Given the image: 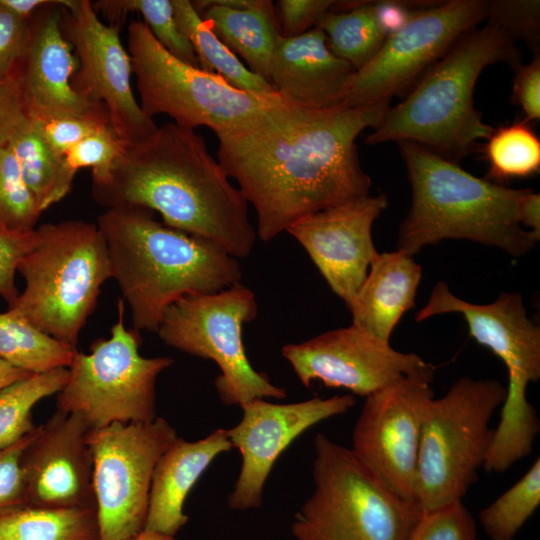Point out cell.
<instances>
[{
	"mask_svg": "<svg viewBox=\"0 0 540 540\" xmlns=\"http://www.w3.org/2000/svg\"><path fill=\"white\" fill-rule=\"evenodd\" d=\"M438 1H371L377 24L386 38L403 28L420 9Z\"/></svg>",
	"mask_w": 540,
	"mask_h": 540,
	"instance_id": "cell-46",
	"label": "cell"
},
{
	"mask_svg": "<svg viewBox=\"0 0 540 540\" xmlns=\"http://www.w3.org/2000/svg\"><path fill=\"white\" fill-rule=\"evenodd\" d=\"M38 427L17 442L0 448V514L25 506L23 456Z\"/></svg>",
	"mask_w": 540,
	"mask_h": 540,
	"instance_id": "cell-39",
	"label": "cell"
},
{
	"mask_svg": "<svg viewBox=\"0 0 540 540\" xmlns=\"http://www.w3.org/2000/svg\"><path fill=\"white\" fill-rule=\"evenodd\" d=\"M476 522L462 501L423 511L408 540H476Z\"/></svg>",
	"mask_w": 540,
	"mask_h": 540,
	"instance_id": "cell-37",
	"label": "cell"
},
{
	"mask_svg": "<svg viewBox=\"0 0 540 540\" xmlns=\"http://www.w3.org/2000/svg\"><path fill=\"white\" fill-rule=\"evenodd\" d=\"M117 308L110 337L93 342L89 353L75 351L57 393V410L80 416L90 429L153 421L157 377L174 362L168 356H142L139 332L125 327L123 300Z\"/></svg>",
	"mask_w": 540,
	"mask_h": 540,
	"instance_id": "cell-10",
	"label": "cell"
},
{
	"mask_svg": "<svg viewBox=\"0 0 540 540\" xmlns=\"http://www.w3.org/2000/svg\"><path fill=\"white\" fill-rule=\"evenodd\" d=\"M29 375L31 374L0 359V390Z\"/></svg>",
	"mask_w": 540,
	"mask_h": 540,
	"instance_id": "cell-49",
	"label": "cell"
},
{
	"mask_svg": "<svg viewBox=\"0 0 540 540\" xmlns=\"http://www.w3.org/2000/svg\"><path fill=\"white\" fill-rule=\"evenodd\" d=\"M97 226L112 278L138 332H156L165 310L180 298L216 293L241 280L239 259L209 240L158 222L147 208H107Z\"/></svg>",
	"mask_w": 540,
	"mask_h": 540,
	"instance_id": "cell-3",
	"label": "cell"
},
{
	"mask_svg": "<svg viewBox=\"0 0 540 540\" xmlns=\"http://www.w3.org/2000/svg\"><path fill=\"white\" fill-rule=\"evenodd\" d=\"M53 0H0V3L18 17L29 20L37 11Z\"/></svg>",
	"mask_w": 540,
	"mask_h": 540,
	"instance_id": "cell-48",
	"label": "cell"
},
{
	"mask_svg": "<svg viewBox=\"0 0 540 540\" xmlns=\"http://www.w3.org/2000/svg\"><path fill=\"white\" fill-rule=\"evenodd\" d=\"M174 14L183 35L191 43L200 68L244 91L277 94L272 85L251 72L215 35L188 0H172Z\"/></svg>",
	"mask_w": 540,
	"mask_h": 540,
	"instance_id": "cell-27",
	"label": "cell"
},
{
	"mask_svg": "<svg viewBox=\"0 0 540 540\" xmlns=\"http://www.w3.org/2000/svg\"><path fill=\"white\" fill-rule=\"evenodd\" d=\"M315 27L325 34L331 52L356 71L376 55L386 39L371 1H336Z\"/></svg>",
	"mask_w": 540,
	"mask_h": 540,
	"instance_id": "cell-28",
	"label": "cell"
},
{
	"mask_svg": "<svg viewBox=\"0 0 540 540\" xmlns=\"http://www.w3.org/2000/svg\"><path fill=\"white\" fill-rule=\"evenodd\" d=\"M62 29L78 60L71 79L75 91L104 107L110 125L128 146L152 135L158 126L133 94L131 60L119 27L102 22L91 1L67 0Z\"/></svg>",
	"mask_w": 540,
	"mask_h": 540,
	"instance_id": "cell-15",
	"label": "cell"
},
{
	"mask_svg": "<svg viewBox=\"0 0 540 540\" xmlns=\"http://www.w3.org/2000/svg\"><path fill=\"white\" fill-rule=\"evenodd\" d=\"M34 230L12 232L0 230V296L11 307L19 296L15 274L22 259L33 245Z\"/></svg>",
	"mask_w": 540,
	"mask_h": 540,
	"instance_id": "cell-41",
	"label": "cell"
},
{
	"mask_svg": "<svg viewBox=\"0 0 540 540\" xmlns=\"http://www.w3.org/2000/svg\"><path fill=\"white\" fill-rule=\"evenodd\" d=\"M0 540H98L96 509L23 506L0 514Z\"/></svg>",
	"mask_w": 540,
	"mask_h": 540,
	"instance_id": "cell-29",
	"label": "cell"
},
{
	"mask_svg": "<svg viewBox=\"0 0 540 540\" xmlns=\"http://www.w3.org/2000/svg\"><path fill=\"white\" fill-rule=\"evenodd\" d=\"M89 429L80 416L58 410L39 425L23 456L25 506L96 509Z\"/></svg>",
	"mask_w": 540,
	"mask_h": 540,
	"instance_id": "cell-20",
	"label": "cell"
},
{
	"mask_svg": "<svg viewBox=\"0 0 540 540\" xmlns=\"http://www.w3.org/2000/svg\"><path fill=\"white\" fill-rule=\"evenodd\" d=\"M487 22L515 41L522 40L533 55H540V2L538 0L489 1Z\"/></svg>",
	"mask_w": 540,
	"mask_h": 540,
	"instance_id": "cell-36",
	"label": "cell"
},
{
	"mask_svg": "<svg viewBox=\"0 0 540 540\" xmlns=\"http://www.w3.org/2000/svg\"><path fill=\"white\" fill-rule=\"evenodd\" d=\"M540 505V459L509 489L483 508L478 519L490 540H512Z\"/></svg>",
	"mask_w": 540,
	"mask_h": 540,
	"instance_id": "cell-34",
	"label": "cell"
},
{
	"mask_svg": "<svg viewBox=\"0 0 540 540\" xmlns=\"http://www.w3.org/2000/svg\"><path fill=\"white\" fill-rule=\"evenodd\" d=\"M67 377V368H57L31 374L0 390V448L17 442L36 429L32 409L42 399L57 394Z\"/></svg>",
	"mask_w": 540,
	"mask_h": 540,
	"instance_id": "cell-31",
	"label": "cell"
},
{
	"mask_svg": "<svg viewBox=\"0 0 540 540\" xmlns=\"http://www.w3.org/2000/svg\"><path fill=\"white\" fill-rule=\"evenodd\" d=\"M356 70L329 49L318 27L292 38H280L268 82L285 101L307 108L340 106L347 82Z\"/></svg>",
	"mask_w": 540,
	"mask_h": 540,
	"instance_id": "cell-22",
	"label": "cell"
},
{
	"mask_svg": "<svg viewBox=\"0 0 540 540\" xmlns=\"http://www.w3.org/2000/svg\"><path fill=\"white\" fill-rule=\"evenodd\" d=\"M37 120L46 142L60 156L103 125L110 124L107 115H61Z\"/></svg>",
	"mask_w": 540,
	"mask_h": 540,
	"instance_id": "cell-40",
	"label": "cell"
},
{
	"mask_svg": "<svg viewBox=\"0 0 540 540\" xmlns=\"http://www.w3.org/2000/svg\"><path fill=\"white\" fill-rule=\"evenodd\" d=\"M433 377L407 376L365 397L352 431L355 457L401 498L416 503L422 428Z\"/></svg>",
	"mask_w": 540,
	"mask_h": 540,
	"instance_id": "cell-14",
	"label": "cell"
},
{
	"mask_svg": "<svg viewBox=\"0 0 540 540\" xmlns=\"http://www.w3.org/2000/svg\"><path fill=\"white\" fill-rule=\"evenodd\" d=\"M390 103L307 108L282 103L219 132L217 159L257 215V236L276 238L310 214L369 195L356 139Z\"/></svg>",
	"mask_w": 540,
	"mask_h": 540,
	"instance_id": "cell-1",
	"label": "cell"
},
{
	"mask_svg": "<svg viewBox=\"0 0 540 540\" xmlns=\"http://www.w3.org/2000/svg\"><path fill=\"white\" fill-rule=\"evenodd\" d=\"M511 102L522 108L525 119H540V55L533 56L528 64L514 69Z\"/></svg>",
	"mask_w": 540,
	"mask_h": 540,
	"instance_id": "cell-44",
	"label": "cell"
},
{
	"mask_svg": "<svg viewBox=\"0 0 540 540\" xmlns=\"http://www.w3.org/2000/svg\"><path fill=\"white\" fill-rule=\"evenodd\" d=\"M398 146L412 190L411 207L399 227V251L413 256L445 239H466L519 257L536 245L540 236L518 219L528 188L476 177L412 142Z\"/></svg>",
	"mask_w": 540,
	"mask_h": 540,
	"instance_id": "cell-5",
	"label": "cell"
},
{
	"mask_svg": "<svg viewBox=\"0 0 540 540\" xmlns=\"http://www.w3.org/2000/svg\"><path fill=\"white\" fill-rule=\"evenodd\" d=\"M27 30L28 21L0 3V78L15 71L24 49Z\"/></svg>",
	"mask_w": 540,
	"mask_h": 540,
	"instance_id": "cell-43",
	"label": "cell"
},
{
	"mask_svg": "<svg viewBox=\"0 0 540 540\" xmlns=\"http://www.w3.org/2000/svg\"><path fill=\"white\" fill-rule=\"evenodd\" d=\"M42 213L6 145L0 149V230L29 232Z\"/></svg>",
	"mask_w": 540,
	"mask_h": 540,
	"instance_id": "cell-35",
	"label": "cell"
},
{
	"mask_svg": "<svg viewBox=\"0 0 540 540\" xmlns=\"http://www.w3.org/2000/svg\"><path fill=\"white\" fill-rule=\"evenodd\" d=\"M7 146L42 212L70 192L76 174L46 142L36 118L28 116Z\"/></svg>",
	"mask_w": 540,
	"mask_h": 540,
	"instance_id": "cell-26",
	"label": "cell"
},
{
	"mask_svg": "<svg viewBox=\"0 0 540 540\" xmlns=\"http://www.w3.org/2000/svg\"><path fill=\"white\" fill-rule=\"evenodd\" d=\"M521 59L516 41L489 22L466 32L388 108L365 143L412 142L452 162L466 157L494 129L474 106L478 77L497 62L514 70Z\"/></svg>",
	"mask_w": 540,
	"mask_h": 540,
	"instance_id": "cell-4",
	"label": "cell"
},
{
	"mask_svg": "<svg viewBox=\"0 0 540 540\" xmlns=\"http://www.w3.org/2000/svg\"><path fill=\"white\" fill-rule=\"evenodd\" d=\"M489 1L449 0L420 9L349 78L340 106L390 103L406 94L466 32L487 20Z\"/></svg>",
	"mask_w": 540,
	"mask_h": 540,
	"instance_id": "cell-13",
	"label": "cell"
},
{
	"mask_svg": "<svg viewBox=\"0 0 540 540\" xmlns=\"http://www.w3.org/2000/svg\"><path fill=\"white\" fill-rule=\"evenodd\" d=\"M232 448L222 428L197 441L177 437L155 465L144 530L175 536L189 520L184 503L190 490L211 462Z\"/></svg>",
	"mask_w": 540,
	"mask_h": 540,
	"instance_id": "cell-23",
	"label": "cell"
},
{
	"mask_svg": "<svg viewBox=\"0 0 540 540\" xmlns=\"http://www.w3.org/2000/svg\"><path fill=\"white\" fill-rule=\"evenodd\" d=\"M387 205L385 194L367 195L303 217L285 231L301 244L347 307L378 255L372 225Z\"/></svg>",
	"mask_w": 540,
	"mask_h": 540,
	"instance_id": "cell-19",
	"label": "cell"
},
{
	"mask_svg": "<svg viewBox=\"0 0 540 540\" xmlns=\"http://www.w3.org/2000/svg\"><path fill=\"white\" fill-rule=\"evenodd\" d=\"M444 313L461 314L470 336L504 363L508 385L503 404L511 409L527 407V387L540 378V328L528 318L521 294L503 292L493 303L479 305L458 298L440 281L416 321Z\"/></svg>",
	"mask_w": 540,
	"mask_h": 540,
	"instance_id": "cell-18",
	"label": "cell"
},
{
	"mask_svg": "<svg viewBox=\"0 0 540 540\" xmlns=\"http://www.w3.org/2000/svg\"><path fill=\"white\" fill-rule=\"evenodd\" d=\"M422 268L402 251L378 253L348 306L352 324L389 342L403 314L415 306Z\"/></svg>",
	"mask_w": 540,
	"mask_h": 540,
	"instance_id": "cell-24",
	"label": "cell"
},
{
	"mask_svg": "<svg viewBox=\"0 0 540 540\" xmlns=\"http://www.w3.org/2000/svg\"><path fill=\"white\" fill-rule=\"evenodd\" d=\"M518 219L523 227L540 236V195L531 189L523 195L518 206Z\"/></svg>",
	"mask_w": 540,
	"mask_h": 540,
	"instance_id": "cell-47",
	"label": "cell"
},
{
	"mask_svg": "<svg viewBox=\"0 0 540 540\" xmlns=\"http://www.w3.org/2000/svg\"><path fill=\"white\" fill-rule=\"evenodd\" d=\"M28 117L26 105L16 74L0 78V149Z\"/></svg>",
	"mask_w": 540,
	"mask_h": 540,
	"instance_id": "cell-45",
	"label": "cell"
},
{
	"mask_svg": "<svg viewBox=\"0 0 540 540\" xmlns=\"http://www.w3.org/2000/svg\"><path fill=\"white\" fill-rule=\"evenodd\" d=\"M127 51L140 106L152 119L166 114L177 125L205 126L217 134L287 102L278 94L237 89L221 77L179 60L160 45L143 21L130 22Z\"/></svg>",
	"mask_w": 540,
	"mask_h": 540,
	"instance_id": "cell-9",
	"label": "cell"
},
{
	"mask_svg": "<svg viewBox=\"0 0 540 540\" xmlns=\"http://www.w3.org/2000/svg\"><path fill=\"white\" fill-rule=\"evenodd\" d=\"M282 355L305 387L319 380L363 397L403 377H433L431 367L419 355L399 352L353 324L286 344Z\"/></svg>",
	"mask_w": 540,
	"mask_h": 540,
	"instance_id": "cell-16",
	"label": "cell"
},
{
	"mask_svg": "<svg viewBox=\"0 0 540 540\" xmlns=\"http://www.w3.org/2000/svg\"><path fill=\"white\" fill-rule=\"evenodd\" d=\"M128 145L110 124L89 135L63 157L75 174L81 168H92V175L103 173L120 157Z\"/></svg>",
	"mask_w": 540,
	"mask_h": 540,
	"instance_id": "cell-38",
	"label": "cell"
},
{
	"mask_svg": "<svg viewBox=\"0 0 540 540\" xmlns=\"http://www.w3.org/2000/svg\"><path fill=\"white\" fill-rule=\"evenodd\" d=\"M91 192L106 208L156 211L165 225L209 240L237 259L248 256L256 241L240 189L203 136L174 122L127 146L109 169L92 175Z\"/></svg>",
	"mask_w": 540,
	"mask_h": 540,
	"instance_id": "cell-2",
	"label": "cell"
},
{
	"mask_svg": "<svg viewBox=\"0 0 540 540\" xmlns=\"http://www.w3.org/2000/svg\"><path fill=\"white\" fill-rule=\"evenodd\" d=\"M34 234L18 267L25 287L8 309L76 348L102 285L112 278L104 236L83 220L46 223Z\"/></svg>",
	"mask_w": 540,
	"mask_h": 540,
	"instance_id": "cell-6",
	"label": "cell"
},
{
	"mask_svg": "<svg viewBox=\"0 0 540 540\" xmlns=\"http://www.w3.org/2000/svg\"><path fill=\"white\" fill-rule=\"evenodd\" d=\"M486 140L490 181L526 178L539 172L540 140L526 120L493 129Z\"/></svg>",
	"mask_w": 540,
	"mask_h": 540,
	"instance_id": "cell-32",
	"label": "cell"
},
{
	"mask_svg": "<svg viewBox=\"0 0 540 540\" xmlns=\"http://www.w3.org/2000/svg\"><path fill=\"white\" fill-rule=\"evenodd\" d=\"M257 311L255 294L238 282L216 293L180 298L165 310L156 333L166 345L216 363L220 374L214 385L225 405L283 399L286 390L256 371L245 352L242 328Z\"/></svg>",
	"mask_w": 540,
	"mask_h": 540,
	"instance_id": "cell-11",
	"label": "cell"
},
{
	"mask_svg": "<svg viewBox=\"0 0 540 540\" xmlns=\"http://www.w3.org/2000/svg\"><path fill=\"white\" fill-rule=\"evenodd\" d=\"M506 387L463 376L430 402L421 434L415 501L422 511L462 501L491 446L490 420Z\"/></svg>",
	"mask_w": 540,
	"mask_h": 540,
	"instance_id": "cell-8",
	"label": "cell"
},
{
	"mask_svg": "<svg viewBox=\"0 0 540 540\" xmlns=\"http://www.w3.org/2000/svg\"><path fill=\"white\" fill-rule=\"evenodd\" d=\"M355 403L353 395L345 394L286 404L255 399L242 405V419L227 429L242 456L228 507L240 511L260 507L265 482L283 451L307 429L347 412Z\"/></svg>",
	"mask_w": 540,
	"mask_h": 540,
	"instance_id": "cell-17",
	"label": "cell"
},
{
	"mask_svg": "<svg viewBox=\"0 0 540 540\" xmlns=\"http://www.w3.org/2000/svg\"><path fill=\"white\" fill-rule=\"evenodd\" d=\"M76 348L10 311L0 313V359L30 374L67 368Z\"/></svg>",
	"mask_w": 540,
	"mask_h": 540,
	"instance_id": "cell-30",
	"label": "cell"
},
{
	"mask_svg": "<svg viewBox=\"0 0 540 540\" xmlns=\"http://www.w3.org/2000/svg\"><path fill=\"white\" fill-rule=\"evenodd\" d=\"M66 2L53 0L28 20L24 49L14 71L28 116L40 120L61 115H107L103 106L86 100L71 84L78 60L62 29Z\"/></svg>",
	"mask_w": 540,
	"mask_h": 540,
	"instance_id": "cell-21",
	"label": "cell"
},
{
	"mask_svg": "<svg viewBox=\"0 0 540 540\" xmlns=\"http://www.w3.org/2000/svg\"><path fill=\"white\" fill-rule=\"evenodd\" d=\"M177 437L160 417L88 430L98 540H124L144 530L155 465Z\"/></svg>",
	"mask_w": 540,
	"mask_h": 540,
	"instance_id": "cell-12",
	"label": "cell"
},
{
	"mask_svg": "<svg viewBox=\"0 0 540 540\" xmlns=\"http://www.w3.org/2000/svg\"><path fill=\"white\" fill-rule=\"evenodd\" d=\"M92 5L114 26L129 13L138 12L163 48L179 60L200 68L191 43L179 29L172 0H99Z\"/></svg>",
	"mask_w": 540,
	"mask_h": 540,
	"instance_id": "cell-33",
	"label": "cell"
},
{
	"mask_svg": "<svg viewBox=\"0 0 540 540\" xmlns=\"http://www.w3.org/2000/svg\"><path fill=\"white\" fill-rule=\"evenodd\" d=\"M333 0H279V29L284 38L297 37L314 28L319 18L331 10Z\"/></svg>",
	"mask_w": 540,
	"mask_h": 540,
	"instance_id": "cell-42",
	"label": "cell"
},
{
	"mask_svg": "<svg viewBox=\"0 0 540 540\" xmlns=\"http://www.w3.org/2000/svg\"><path fill=\"white\" fill-rule=\"evenodd\" d=\"M195 10L215 35L246 67L268 82L273 53L282 37L278 17L272 1L253 0L245 8H230L191 1Z\"/></svg>",
	"mask_w": 540,
	"mask_h": 540,
	"instance_id": "cell-25",
	"label": "cell"
},
{
	"mask_svg": "<svg viewBox=\"0 0 540 540\" xmlns=\"http://www.w3.org/2000/svg\"><path fill=\"white\" fill-rule=\"evenodd\" d=\"M314 491L295 514V540H408L420 507L387 487L350 448L314 440Z\"/></svg>",
	"mask_w": 540,
	"mask_h": 540,
	"instance_id": "cell-7",
	"label": "cell"
},
{
	"mask_svg": "<svg viewBox=\"0 0 540 540\" xmlns=\"http://www.w3.org/2000/svg\"><path fill=\"white\" fill-rule=\"evenodd\" d=\"M124 540H178L175 536L164 535L143 530L141 533Z\"/></svg>",
	"mask_w": 540,
	"mask_h": 540,
	"instance_id": "cell-50",
	"label": "cell"
}]
</instances>
